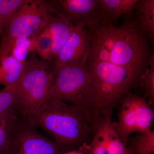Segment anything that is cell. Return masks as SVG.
I'll return each instance as SVG.
<instances>
[{
	"instance_id": "obj_1",
	"label": "cell",
	"mask_w": 154,
	"mask_h": 154,
	"mask_svg": "<svg viewBox=\"0 0 154 154\" xmlns=\"http://www.w3.org/2000/svg\"><path fill=\"white\" fill-rule=\"evenodd\" d=\"M91 44L88 60L124 68L142 75L149 57L142 33L132 22L116 26L101 21L87 26Z\"/></svg>"
},
{
	"instance_id": "obj_2",
	"label": "cell",
	"mask_w": 154,
	"mask_h": 154,
	"mask_svg": "<svg viewBox=\"0 0 154 154\" xmlns=\"http://www.w3.org/2000/svg\"><path fill=\"white\" fill-rule=\"evenodd\" d=\"M99 116L90 107L55 99L47 100L25 117L30 124L43 129L56 143L70 151L90 143Z\"/></svg>"
},
{
	"instance_id": "obj_3",
	"label": "cell",
	"mask_w": 154,
	"mask_h": 154,
	"mask_svg": "<svg viewBox=\"0 0 154 154\" xmlns=\"http://www.w3.org/2000/svg\"><path fill=\"white\" fill-rule=\"evenodd\" d=\"M31 53L15 86L16 109L24 116L35 112L47 101L54 79L52 62L39 59Z\"/></svg>"
},
{
	"instance_id": "obj_4",
	"label": "cell",
	"mask_w": 154,
	"mask_h": 154,
	"mask_svg": "<svg viewBox=\"0 0 154 154\" xmlns=\"http://www.w3.org/2000/svg\"><path fill=\"white\" fill-rule=\"evenodd\" d=\"M52 71L53 82L48 100L59 99L72 105L89 107L91 76L87 63L81 66L64 67Z\"/></svg>"
},
{
	"instance_id": "obj_5",
	"label": "cell",
	"mask_w": 154,
	"mask_h": 154,
	"mask_svg": "<svg viewBox=\"0 0 154 154\" xmlns=\"http://www.w3.org/2000/svg\"><path fill=\"white\" fill-rule=\"evenodd\" d=\"M119 104L117 120L113 122L116 132L122 143L126 145L132 134L152 129L154 112L145 96L136 95L129 91Z\"/></svg>"
},
{
	"instance_id": "obj_6",
	"label": "cell",
	"mask_w": 154,
	"mask_h": 154,
	"mask_svg": "<svg viewBox=\"0 0 154 154\" xmlns=\"http://www.w3.org/2000/svg\"><path fill=\"white\" fill-rule=\"evenodd\" d=\"M54 1L25 0L2 35L31 38L47 27L57 12Z\"/></svg>"
},
{
	"instance_id": "obj_7",
	"label": "cell",
	"mask_w": 154,
	"mask_h": 154,
	"mask_svg": "<svg viewBox=\"0 0 154 154\" xmlns=\"http://www.w3.org/2000/svg\"><path fill=\"white\" fill-rule=\"evenodd\" d=\"M19 114L10 136L6 154H63L69 152L45 137Z\"/></svg>"
},
{
	"instance_id": "obj_8",
	"label": "cell",
	"mask_w": 154,
	"mask_h": 154,
	"mask_svg": "<svg viewBox=\"0 0 154 154\" xmlns=\"http://www.w3.org/2000/svg\"><path fill=\"white\" fill-rule=\"evenodd\" d=\"M91 36L85 24L75 25L68 40L52 62V71L66 66H81L90 56Z\"/></svg>"
},
{
	"instance_id": "obj_9",
	"label": "cell",
	"mask_w": 154,
	"mask_h": 154,
	"mask_svg": "<svg viewBox=\"0 0 154 154\" xmlns=\"http://www.w3.org/2000/svg\"><path fill=\"white\" fill-rule=\"evenodd\" d=\"M80 149L84 154H131L116 132L112 113L99 116L91 141Z\"/></svg>"
},
{
	"instance_id": "obj_10",
	"label": "cell",
	"mask_w": 154,
	"mask_h": 154,
	"mask_svg": "<svg viewBox=\"0 0 154 154\" xmlns=\"http://www.w3.org/2000/svg\"><path fill=\"white\" fill-rule=\"evenodd\" d=\"M54 2L58 12L74 25L83 23L88 26L102 20L97 0H59Z\"/></svg>"
},
{
	"instance_id": "obj_11",
	"label": "cell",
	"mask_w": 154,
	"mask_h": 154,
	"mask_svg": "<svg viewBox=\"0 0 154 154\" xmlns=\"http://www.w3.org/2000/svg\"><path fill=\"white\" fill-rule=\"evenodd\" d=\"M75 25L57 11L51 19L47 27L51 34L53 42V61L68 40Z\"/></svg>"
},
{
	"instance_id": "obj_12",
	"label": "cell",
	"mask_w": 154,
	"mask_h": 154,
	"mask_svg": "<svg viewBox=\"0 0 154 154\" xmlns=\"http://www.w3.org/2000/svg\"><path fill=\"white\" fill-rule=\"evenodd\" d=\"M0 44V57H12L25 62L32 52L30 38H14L3 35Z\"/></svg>"
},
{
	"instance_id": "obj_13",
	"label": "cell",
	"mask_w": 154,
	"mask_h": 154,
	"mask_svg": "<svg viewBox=\"0 0 154 154\" xmlns=\"http://www.w3.org/2000/svg\"><path fill=\"white\" fill-rule=\"evenodd\" d=\"M102 20L112 23L122 14L130 15L137 0H97Z\"/></svg>"
},
{
	"instance_id": "obj_14",
	"label": "cell",
	"mask_w": 154,
	"mask_h": 154,
	"mask_svg": "<svg viewBox=\"0 0 154 154\" xmlns=\"http://www.w3.org/2000/svg\"><path fill=\"white\" fill-rule=\"evenodd\" d=\"M25 63L12 57H0V85L16 86L24 71Z\"/></svg>"
},
{
	"instance_id": "obj_15",
	"label": "cell",
	"mask_w": 154,
	"mask_h": 154,
	"mask_svg": "<svg viewBox=\"0 0 154 154\" xmlns=\"http://www.w3.org/2000/svg\"><path fill=\"white\" fill-rule=\"evenodd\" d=\"M126 146L131 154H154V130H147L129 137Z\"/></svg>"
},
{
	"instance_id": "obj_16",
	"label": "cell",
	"mask_w": 154,
	"mask_h": 154,
	"mask_svg": "<svg viewBox=\"0 0 154 154\" xmlns=\"http://www.w3.org/2000/svg\"><path fill=\"white\" fill-rule=\"evenodd\" d=\"M136 6L140 30L152 39L154 37V0L138 1Z\"/></svg>"
},
{
	"instance_id": "obj_17",
	"label": "cell",
	"mask_w": 154,
	"mask_h": 154,
	"mask_svg": "<svg viewBox=\"0 0 154 154\" xmlns=\"http://www.w3.org/2000/svg\"><path fill=\"white\" fill-rule=\"evenodd\" d=\"M32 52L37 54L41 60L53 62L52 57L53 40L47 27L40 33L30 38Z\"/></svg>"
},
{
	"instance_id": "obj_18",
	"label": "cell",
	"mask_w": 154,
	"mask_h": 154,
	"mask_svg": "<svg viewBox=\"0 0 154 154\" xmlns=\"http://www.w3.org/2000/svg\"><path fill=\"white\" fill-rule=\"evenodd\" d=\"M19 115L16 108L0 114V154H7L11 132Z\"/></svg>"
},
{
	"instance_id": "obj_19",
	"label": "cell",
	"mask_w": 154,
	"mask_h": 154,
	"mask_svg": "<svg viewBox=\"0 0 154 154\" xmlns=\"http://www.w3.org/2000/svg\"><path fill=\"white\" fill-rule=\"evenodd\" d=\"M25 0H0V36L7 29Z\"/></svg>"
},
{
	"instance_id": "obj_20",
	"label": "cell",
	"mask_w": 154,
	"mask_h": 154,
	"mask_svg": "<svg viewBox=\"0 0 154 154\" xmlns=\"http://www.w3.org/2000/svg\"><path fill=\"white\" fill-rule=\"evenodd\" d=\"M148 65L141 77L140 83L142 85L145 91L146 98L149 105L153 106L154 104V57H149Z\"/></svg>"
},
{
	"instance_id": "obj_21",
	"label": "cell",
	"mask_w": 154,
	"mask_h": 154,
	"mask_svg": "<svg viewBox=\"0 0 154 154\" xmlns=\"http://www.w3.org/2000/svg\"><path fill=\"white\" fill-rule=\"evenodd\" d=\"M17 96L15 86L0 90V114L16 108Z\"/></svg>"
},
{
	"instance_id": "obj_22",
	"label": "cell",
	"mask_w": 154,
	"mask_h": 154,
	"mask_svg": "<svg viewBox=\"0 0 154 154\" xmlns=\"http://www.w3.org/2000/svg\"><path fill=\"white\" fill-rule=\"evenodd\" d=\"M63 154H84V152L82 149H80L79 150H72L70 151L67 152Z\"/></svg>"
}]
</instances>
